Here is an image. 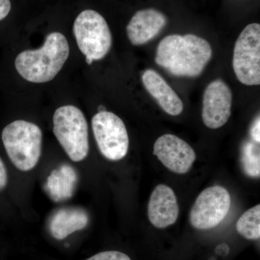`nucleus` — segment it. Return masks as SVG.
Segmentation results:
<instances>
[{"instance_id": "obj_5", "label": "nucleus", "mask_w": 260, "mask_h": 260, "mask_svg": "<svg viewBox=\"0 0 260 260\" xmlns=\"http://www.w3.org/2000/svg\"><path fill=\"white\" fill-rule=\"evenodd\" d=\"M73 34L87 64L104 59L110 51L112 36L102 15L95 10H85L75 19Z\"/></svg>"}, {"instance_id": "obj_12", "label": "nucleus", "mask_w": 260, "mask_h": 260, "mask_svg": "<svg viewBox=\"0 0 260 260\" xmlns=\"http://www.w3.org/2000/svg\"><path fill=\"white\" fill-rule=\"evenodd\" d=\"M167 23V17L158 10H139L126 26L128 39L133 45H143L157 37Z\"/></svg>"}, {"instance_id": "obj_8", "label": "nucleus", "mask_w": 260, "mask_h": 260, "mask_svg": "<svg viewBox=\"0 0 260 260\" xmlns=\"http://www.w3.org/2000/svg\"><path fill=\"white\" fill-rule=\"evenodd\" d=\"M231 197L220 186H210L200 193L191 208L189 220L193 227L206 230L217 226L229 213Z\"/></svg>"}, {"instance_id": "obj_3", "label": "nucleus", "mask_w": 260, "mask_h": 260, "mask_svg": "<svg viewBox=\"0 0 260 260\" xmlns=\"http://www.w3.org/2000/svg\"><path fill=\"white\" fill-rule=\"evenodd\" d=\"M42 131L37 124L24 120L13 121L2 133L8 156L19 170L28 172L37 165L42 149Z\"/></svg>"}, {"instance_id": "obj_13", "label": "nucleus", "mask_w": 260, "mask_h": 260, "mask_svg": "<svg viewBox=\"0 0 260 260\" xmlns=\"http://www.w3.org/2000/svg\"><path fill=\"white\" fill-rule=\"evenodd\" d=\"M142 80L145 88L164 112L172 116H178L182 113L184 105L180 98L157 72L147 70Z\"/></svg>"}, {"instance_id": "obj_20", "label": "nucleus", "mask_w": 260, "mask_h": 260, "mask_svg": "<svg viewBox=\"0 0 260 260\" xmlns=\"http://www.w3.org/2000/svg\"><path fill=\"white\" fill-rule=\"evenodd\" d=\"M11 10L10 0H0V20L6 18Z\"/></svg>"}, {"instance_id": "obj_18", "label": "nucleus", "mask_w": 260, "mask_h": 260, "mask_svg": "<svg viewBox=\"0 0 260 260\" xmlns=\"http://www.w3.org/2000/svg\"><path fill=\"white\" fill-rule=\"evenodd\" d=\"M8 184V172L4 162L0 157V191L3 190Z\"/></svg>"}, {"instance_id": "obj_21", "label": "nucleus", "mask_w": 260, "mask_h": 260, "mask_svg": "<svg viewBox=\"0 0 260 260\" xmlns=\"http://www.w3.org/2000/svg\"><path fill=\"white\" fill-rule=\"evenodd\" d=\"M98 109H99V112H107V109H106V107H104V106L102 105L99 106Z\"/></svg>"}, {"instance_id": "obj_6", "label": "nucleus", "mask_w": 260, "mask_h": 260, "mask_svg": "<svg viewBox=\"0 0 260 260\" xmlns=\"http://www.w3.org/2000/svg\"><path fill=\"white\" fill-rule=\"evenodd\" d=\"M233 68L246 85L260 84V25L251 23L241 32L234 49Z\"/></svg>"}, {"instance_id": "obj_4", "label": "nucleus", "mask_w": 260, "mask_h": 260, "mask_svg": "<svg viewBox=\"0 0 260 260\" xmlns=\"http://www.w3.org/2000/svg\"><path fill=\"white\" fill-rule=\"evenodd\" d=\"M53 131L72 160L80 162L89 152L88 127L83 113L74 106L56 109L53 116Z\"/></svg>"}, {"instance_id": "obj_14", "label": "nucleus", "mask_w": 260, "mask_h": 260, "mask_svg": "<svg viewBox=\"0 0 260 260\" xmlns=\"http://www.w3.org/2000/svg\"><path fill=\"white\" fill-rule=\"evenodd\" d=\"M89 221L88 214L79 208L58 210L51 218L49 230L57 240H62L70 234L85 229Z\"/></svg>"}, {"instance_id": "obj_19", "label": "nucleus", "mask_w": 260, "mask_h": 260, "mask_svg": "<svg viewBox=\"0 0 260 260\" xmlns=\"http://www.w3.org/2000/svg\"><path fill=\"white\" fill-rule=\"evenodd\" d=\"M251 136L252 140L256 143L260 142V119L259 116L256 117L251 128Z\"/></svg>"}, {"instance_id": "obj_7", "label": "nucleus", "mask_w": 260, "mask_h": 260, "mask_svg": "<svg viewBox=\"0 0 260 260\" xmlns=\"http://www.w3.org/2000/svg\"><path fill=\"white\" fill-rule=\"evenodd\" d=\"M92 128L99 150L106 158L119 160L126 156L129 136L119 116L107 111L99 112L92 119Z\"/></svg>"}, {"instance_id": "obj_10", "label": "nucleus", "mask_w": 260, "mask_h": 260, "mask_svg": "<svg viewBox=\"0 0 260 260\" xmlns=\"http://www.w3.org/2000/svg\"><path fill=\"white\" fill-rule=\"evenodd\" d=\"M153 154L169 170L184 174L192 167L196 154L190 145L176 135H162L155 141Z\"/></svg>"}, {"instance_id": "obj_15", "label": "nucleus", "mask_w": 260, "mask_h": 260, "mask_svg": "<svg viewBox=\"0 0 260 260\" xmlns=\"http://www.w3.org/2000/svg\"><path fill=\"white\" fill-rule=\"evenodd\" d=\"M237 230L240 235L249 240H256L259 239V205L253 207L243 214L238 220Z\"/></svg>"}, {"instance_id": "obj_17", "label": "nucleus", "mask_w": 260, "mask_h": 260, "mask_svg": "<svg viewBox=\"0 0 260 260\" xmlns=\"http://www.w3.org/2000/svg\"><path fill=\"white\" fill-rule=\"evenodd\" d=\"M87 260H132L129 256L117 251H107L99 253Z\"/></svg>"}, {"instance_id": "obj_11", "label": "nucleus", "mask_w": 260, "mask_h": 260, "mask_svg": "<svg viewBox=\"0 0 260 260\" xmlns=\"http://www.w3.org/2000/svg\"><path fill=\"white\" fill-rule=\"evenodd\" d=\"M179 208L177 196L172 188L159 184L150 195L148 215L150 223L158 229H165L177 222Z\"/></svg>"}, {"instance_id": "obj_2", "label": "nucleus", "mask_w": 260, "mask_h": 260, "mask_svg": "<svg viewBox=\"0 0 260 260\" xmlns=\"http://www.w3.org/2000/svg\"><path fill=\"white\" fill-rule=\"evenodd\" d=\"M69 54L66 38L61 32H53L46 37L42 47L20 53L15 66L19 75L27 81L47 83L59 73Z\"/></svg>"}, {"instance_id": "obj_16", "label": "nucleus", "mask_w": 260, "mask_h": 260, "mask_svg": "<svg viewBox=\"0 0 260 260\" xmlns=\"http://www.w3.org/2000/svg\"><path fill=\"white\" fill-rule=\"evenodd\" d=\"M259 143L247 141L242 149V164L244 172L251 177L260 175Z\"/></svg>"}, {"instance_id": "obj_1", "label": "nucleus", "mask_w": 260, "mask_h": 260, "mask_svg": "<svg viewBox=\"0 0 260 260\" xmlns=\"http://www.w3.org/2000/svg\"><path fill=\"white\" fill-rule=\"evenodd\" d=\"M212 57L209 43L193 34L170 35L162 39L155 61L177 77L199 76Z\"/></svg>"}, {"instance_id": "obj_9", "label": "nucleus", "mask_w": 260, "mask_h": 260, "mask_svg": "<svg viewBox=\"0 0 260 260\" xmlns=\"http://www.w3.org/2000/svg\"><path fill=\"white\" fill-rule=\"evenodd\" d=\"M232 92L225 82L215 80L205 89L203 95V120L210 129H218L232 114Z\"/></svg>"}]
</instances>
